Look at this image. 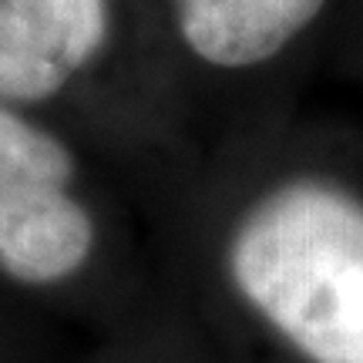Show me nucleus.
<instances>
[{"instance_id":"1","label":"nucleus","mask_w":363,"mask_h":363,"mask_svg":"<svg viewBox=\"0 0 363 363\" xmlns=\"http://www.w3.org/2000/svg\"><path fill=\"white\" fill-rule=\"evenodd\" d=\"M235 299L303 363H363V195L326 175L252 192L222 239Z\"/></svg>"},{"instance_id":"4","label":"nucleus","mask_w":363,"mask_h":363,"mask_svg":"<svg viewBox=\"0 0 363 363\" xmlns=\"http://www.w3.org/2000/svg\"><path fill=\"white\" fill-rule=\"evenodd\" d=\"M323 7L326 0H172V24L192 61L246 74L283 57Z\"/></svg>"},{"instance_id":"3","label":"nucleus","mask_w":363,"mask_h":363,"mask_svg":"<svg viewBox=\"0 0 363 363\" xmlns=\"http://www.w3.org/2000/svg\"><path fill=\"white\" fill-rule=\"evenodd\" d=\"M115 0H0V104L34 111L98 67Z\"/></svg>"},{"instance_id":"2","label":"nucleus","mask_w":363,"mask_h":363,"mask_svg":"<svg viewBox=\"0 0 363 363\" xmlns=\"http://www.w3.org/2000/svg\"><path fill=\"white\" fill-rule=\"evenodd\" d=\"M98 246L78 152L34 111L0 104V276L24 289H61L88 272Z\"/></svg>"}]
</instances>
